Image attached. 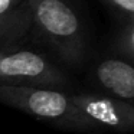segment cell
Returning a JSON list of instances; mask_svg holds the SVG:
<instances>
[{
    "instance_id": "cell-1",
    "label": "cell",
    "mask_w": 134,
    "mask_h": 134,
    "mask_svg": "<svg viewBox=\"0 0 134 134\" xmlns=\"http://www.w3.org/2000/svg\"><path fill=\"white\" fill-rule=\"evenodd\" d=\"M32 29L64 64L81 66L87 56V38L76 12L66 0H26Z\"/></svg>"
},
{
    "instance_id": "cell-2",
    "label": "cell",
    "mask_w": 134,
    "mask_h": 134,
    "mask_svg": "<svg viewBox=\"0 0 134 134\" xmlns=\"http://www.w3.org/2000/svg\"><path fill=\"white\" fill-rule=\"evenodd\" d=\"M0 102L62 130L92 133L74 104L71 91L0 85Z\"/></svg>"
},
{
    "instance_id": "cell-3",
    "label": "cell",
    "mask_w": 134,
    "mask_h": 134,
    "mask_svg": "<svg viewBox=\"0 0 134 134\" xmlns=\"http://www.w3.org/2000/svg\"><path fill=\"white\" fill-rule=\"evenodd\" d=\"M0 85L69 91L71 79L45 53L18 45L0 52Z\"/></svg>"
},
{
    "instance_id": "cell-4",
    "label": "cell",
    "mask_w": 134,
    "mask_h": 134,
    "mask_svg": "<svg viewBox=\"0 0 134 134\" xmlns=\"http://www.w3.org/2000/svg\"><path fill=\"white\" fill-rule=\"evenodd\" d=\"M75 107L90 124L92 133L127 134L134 128L133 102L107 97L98 92H72Z\"/></svg>"
},
{
    "instance_id": "cell-5",
    "label": "cell",
    "mask_w": 134,
    "mask_h": 134,
    "mask_svg": "<svg viewBox=\"0 0 134 134\" xmlns=\"http://www.w3.org/2000/svg\"><path fill=\"white\" fill-rule=\"evenodd\" d=\"M91 84L95 92L107 97L133 102L134 97V68L118 56L98 61L91 71Z\"/></svg>"
},
{
    "instance_id": "cell-6",
    "label": "cell",
    "mask_w": 134,
    "mask_h": 134,
    "mask_svg": "<svg viewBox=\"0 0 134 134\" xmlns=\"http://www.w3.org/2000/svg\"><path fill=\"white\" fill-rule=\"evenodd\" d=\"M32 29V19L27 3L13 12L0 15V52L18 46L25 41Z\"/></svg>"
},
{
    "instance_id": "cell-7",
    "label": "cell",
    "mask_w": 134,
    "mask_h": 134,
    "mask_svg": "<svg viewBox=\"0 0 134 134\" xmlns=\"http://www.w3.org/2000/svg\"><path fill=\"white\" fill-rule=\"evenodd\" d=\"M115 53L120 55L118 58L124 59L127 62H131L134 58V25L133 18L127 19V23L122 26V29L115 36L114 42Z\"/></svg>"
},
{
    "instance_id": "cell-8",
    "label": "cell",
    "mask_w": 134,
    "mask_h": 134,
    "mask_svg": "<svg viewBox=\"0 0 134 134\" xmlns=\"http://www.w3.org/2000/svg\"><path fill=\"white\" fill-rule=\"evenodd\" d=\"M107 2L115 10H118L120 13H122V15L127 16V19L133 18V13H134V0H107Z\"/></svg>"
},
{
    "instance_id": "cell-9",
    "label": "cell",
    "mask_w": 134,
    "mask_h": 134,
    "mask_svg": "<svg viewBox=\"0 0 134 134\" xmlns=\"http://www.w3.org/2000/svg\"><path fill=\"white\" fill-rule=\"evenodd\" d=\"M23 3H26V0H0V15L13 12Z\"/></svg>"
}]
</instances>
